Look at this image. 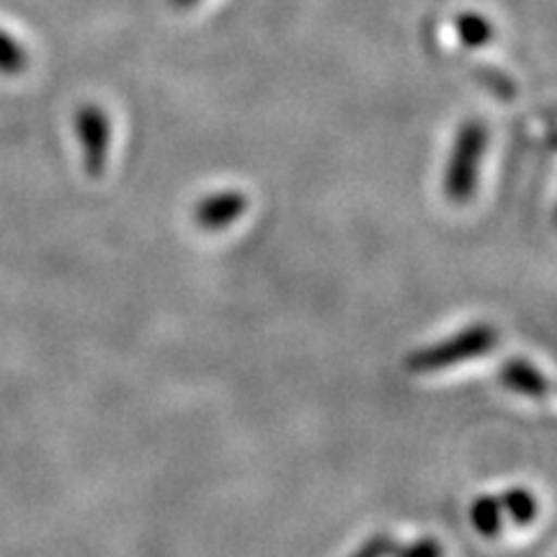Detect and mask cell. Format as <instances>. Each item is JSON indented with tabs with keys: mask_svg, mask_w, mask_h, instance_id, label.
<instances>
[{
	"mask_svg": "<svg viewBox=\"0 0 557 557\" xmlns=\"http://www.w3.org/2000/svg\"><path fill=\"white\" fill-rule=\"evenodd\" d=\"M487 124L483 120H468L457 129L444 169V197L451 205L462 207L472 201L480 186L483 160L487 152Z\"/></svg>",
	"mask_w": 557,
	"mask_h": 557,
	"instance_id": "6da1fadb",
	"label": "cell"
},
{
	"mask_svg": "<svg viewBox=\"0 0 557 557\" xmlns=\"http://www.w3.org/2000/svg\"><path fill=\"white\" fill-rule=\"evenodd\" d=\"M498 329L491 323H472L455 336L423 346L406 357V372L410 374H434L444 369L465 364V361L485 357L493 346H498Z\"/></svg>",
	"mask_w": 557,
	"mask_h": 557,
	"instance_id": "7a4b0ae2",
	"label": "cell"
},
{
	"mask_svg": "<svg viewBox=\"0 0 557 557\" xmlns=\"http://www.w3.org/2000/svg\"><path fill=\"white\" fill-rule=\"evenodd\" d=\"M75 135L81 143L83 171L88 178H101L109 169L111 116L99 103H83L75 111Z\"/></svg>",
	"mask_w": 557,
	"mask_h": 557,
	"instance_id": "3957f363",
	"label": "cell"
},
{
	"mask_svg": "<svg viewBox=\"0 0 557 557\" xmlns=\"http://www.w3.org/2000/svg\"><path fill=\"white\" fill-rule=\"evenodd\" d=\"M248 207L250 199L246 191L220 189L214 194H207V197H201L194 205V222L205 233H225L227 227H233L248 212Z\"/></svg>",
	"mask_w": 557,
	"mask_h": 557,
	"instance_id": "277c9868",
	"label": "cell"
},
{
	"mask_svg": "<svg viewBox=\"0 0 557 557\" xmlns=\"http://www.w3.org/2000/svg\"><path fill=\"white\" fill-rule=\"evenodd\" d=\"M498 380L511 389V393L524 395L529 400H547L553 395V385L537 367L529 364L527 359H506L498 369Z\"/></svg>",
	"mask_w": 557,
	"mask_h": 557,
	"instance_id": "5b68a950",
	"label": "cell"
},
{
	"mask_svg": "<svg viewBox=\"0 0 557 557\" xmlns=\"http://www.w3.org/2000/svg\"><path fill=\"white\" fill-rule=\"evenodd\" d=\"M451 26H455L459 45L468 47V50H483V47L493 45V39H496V34H498L493 18L475 9L459 11L455 21H451Z\"/></svg>",
	"mask_w": 557,
	"mask_h": 557,
	"instance_id": "8992f818",
	"label": "cell"
},
{
	"mask_svg": "<svg viewBox=\"0 0 557 557\" xmlns=\"http://www.w3.org/2000/svg\"><path fill=\"white\" fill-rule=\"evenodd\" d=\"M470 521L478 529L480 537H498L500 529H504V506H500V498L493 496V493L478 496L470 506Z\"/></svg>",
	"mask_w": 557,
	"mask_h": 557,
	"instance_id": "52a82bcc",
	"label": "cell"
},
{
	"mask_svg": "<svg viewBox=\"0 0 557 557\" xmlns=\"http://www.w3.org/2000/svg\"><path fill=\"white\" fill-rule=\"evenodd\" d=\"M500 506H504V517H508L513 524L529 527L540 517V500L529 487H508L500 493Z\"/></svg>",
	"mask_w": 557,
	"mask_h": 557,
	"instance_id": "ba28073f",
	"label": "cell"
},
{
	"mask_svg": "<svg viewBox=\"0 0 557 557\" xmlns=\"http://www.w3.org/2000/svg\"><path fill=\"white\" fill-rule=\"evenodd\" d=\"M26 67V50L11 34L0 32V70L3 73H18Z\"/></svg>",
	"mask_w": 557,
	"mask_h": 557,
	"instance_id": "9c48e42d",
	"label": "cell"
},
{
	"mask_svg": "<svg viewBox=\"0 0 557 557\" xmlns=\"http://www.w3.org/2000/svg\"><path fill=\"white\" fill-rule=\"evenodd\" d=\"M398 553V542L393 540V534H372L364 545H361L351 557H389Z\"/></svg>",
	"mask_w": 557,
	"mask_h": 557,
	"instance_id": "30bf717a",
	"label": "cell"
},
{
	"mask_svg": "<svg viewBox=\"0 0 557 557\" xmlns=\"http://www.w3.org/2000/svg\"><path fill=\"white\" fill-rule=\"evenodd\" d=\"M201 3H205V0H169V5L173 11H194V9H199Z\"/></svg>",
	"mask_w": 557,
	"mask_h": 557,
	"instance_id": "8fae6325",
	"label": "cell"
},
{
	"mask_svg": "<svg viewBox=\"0 0 557 557\" xmlns=\"http://www.w3.org/2000/svg\"><path fill=\"white\" fill-rule=\"evenodd\" d=\"M555 222H557V212H555Z\"/></svg>",
	"mask_w": 557,
	"mask_h": 557,
	"instance_id": "7c38bea8",
	"label": "cell"
}]
</instances>
